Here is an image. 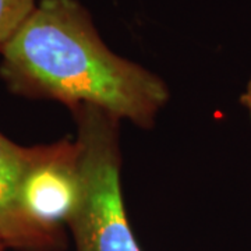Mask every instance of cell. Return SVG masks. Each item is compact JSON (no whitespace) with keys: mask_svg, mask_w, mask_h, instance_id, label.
Instances as JSON below:
<instances>
[{"mask_svg":"<svg viewBox=\"0 0 251 251\" xmlns=\"http://www.w3.org/2000/svg\"><path fill=\"white\" fill-rule=\"evenodd\" d=\"M0 54L11 94L95 106L140 128H152L171 98L161 77L103 44L77 0H41Z\"/></svg>","mask_w":251,"mask_h":251,"instance_id":"cell-1","label":"cell"},{"mask_svg":"<svg viewBox=\"0 0 251 251\" xmlns=\"http://www.w3.org/2000/svg\"><path fill=\"white\" fill-rule=\"evenodd\" d=\"M70 112L82 175V198L67 224L75 251H141L122 191L120 120L88 105Z\"/></svg>","mask_w":251,"mask_h":251,"instance_id":"cell-2","label":"cell"},{"mask_svg":"<svg viewBox=\"0 0 251 251\" xmlns=\"http://www.w3.org/2000/svg\"><path fill=\"white\" fill-rule=\"evenodd\" d=\"M82 198L80 148L75 140L31 145L21 181V202L27 215L56 234L67 224Z\"/></svg>","mask_w":251,"mask_h":251,"instance_id":"cell-3","label":"cell"},{"mask_svg":"<svg viewBox=\"0 0 251 251\" xmlns=\"http://www.w3.org/2000/svg\"><path fill=\"white\" fill-rule=\"evenodd\" d=\"M27 150L0 131V240L14 251H63L67 236L36 225L21 202Z\"/></svg>","mask_w":251,"mask_h":251,"instance_id":"cell-4","label":"cell"},{"mask_svg":"<svg viewBox=\"0 0 251 251\" xmlns=\"http://www.w3.org/2000/svg\"><path fill=\"white\" fill-rule=\"evenodd\" d=\"M35 6V0H0V46L16 34Z\"/></svg>","mask_w":251,"mask_h":251,"instance_id":"cell-5","label":"cell"},{"mask_svg":"<svg viewBox=\"0 0 251 251\" xmlns=\"http://www.w3.org/2000/svg\"><path fill=\"white\" fill-rule=\"evenodd\" d=\"M240 103L246 108L247 113H249V117H250L251 120V80L249 81L246 90H244V92L242 94V97H240Z\"/></svg>","mask_w":251,"mask_h":251,"instance_id":"cell-6","label":"cell"},{"mask_svg":"<svg viewBox=\"0 0 251 251\" xmlns=\"http://www.w3.org/2000/svg\"><path fill=\"white\" fill-rule=\"evenodd\" d=\"M6 250V247H4V244H3V242L0 240V251H4Z\"/></svg>","mask_w":251,"mask_h":251,"instance_id":"cell-7","label":"cell"}]
</instances>
